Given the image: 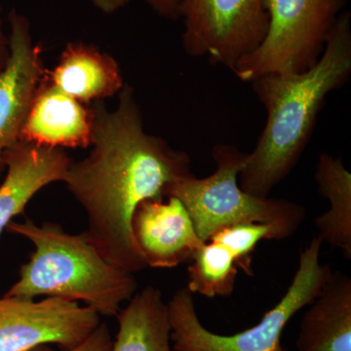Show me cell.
I'll use <instances>...</instances> for the list:
<instances>
[{"label": "cell", "mask_w": 351, "mask_h": 351, "mask_svg": "<svg viewBox=\"0 0 351 351\" xmlns=\"http://www.w3.org/2000/svg\"><path fill=\"white\" fill-rule=\"evenodd\" d=\"M182 0H147L149 7L160 17L171 21L180 19Z\"/></svg>", "instance_id": "cell-20"}, {"label": "cell", "mask_w": 351, "mask_h": 351, "mask_svg": "<svg viewBox=\"0 0 351 351\" xmlns=\"http://www.w3.org/2000/svg\"><path fill=\"white\" fill-rule=\"evenodd\" d=\"M213 174L198 179L195 175L170 189L168 196L181 200L203 242L214 233L237 223H284L299 228L306 210L292 201L251 195L240 188L239 178L247 154L232 145H215Z\"/></svg>", "instance_id": "cell-5"}, {"label": "cell", "mask_w": 351, "mask_h": 351, "mask_svg": "<svg viewBox=\"0 0 351 351\" xmlns=\"http://www.w3.org/2000/svg\"><path fill=\"white\" fill-rule=\"evenodd\" d=\"M191 261L186 286L191 294L210 299L232 294L239 267L225 246L214 241L205 242Z\"/></svg>", "instance_id": "cell-17"}, {"label": "cell", "mask_w": 351, "mask_h": 351, "mask_svg": "<svg viewBox=\"0 0 351 351\" xmlns=\"http://www.w3.org/2000/svg\"><path fill=\"white\" fill-rule=\"evenodd\" d=\"M145 200L132 219L134 237L147 267L173 269L193 260L205 242L198 237L188 210L179 198Z\"/></svg>", "instance_id": "cell-10"}, {"label": "cell", "mask_w": 351, "mask_h": 351, "mask_svg": "<svg viewBox=\"0 0 351 351\" xmlns=\"http://www.w3.org/2000/svg\"><path fill=\"white\" fill-rule=\"evenodd\" d=\"M117 317L110 351H173L168 306L158 289L147 286L136 293Z\"/></svg>", "instance_id": "cell-15"}, {"label": "cell", "mask_w": 351, "mask_h": 351, "mask_svg": "<svg viewBox=\"0 0 351 351\" xmlns=\"http://www.w3.org/2000/svg\"><path fill=\"white\" fill-rule=\"evenodd\" d=\"M348 0H263L269 17L262 44L235 64L244 82L269 73H301L317 63Z\"/></svg>", "instance_id": "cell-6"}, {"label": "cell", "mask_w": 351, "mask_h": 351, "mask_svg": "<svg viewBox=\"0 0 351 351\" xmlns=\"http://www.w3.org/2000/svg\"><path fill=\"white\" fill-rule=\"evenodd\" d=\"M318 191L330 203L326 213L314 221L323 243L339 249L351 258V174L343 158L322 154L315 170Z\"/></svg>", "instance_id": "cell-16"}, {"label": "cell", "mask_w": 351, "mask_h": 351, "mask_svg": "<svg viewBox=\"0 0 351 351\" xmlns=\"http://www.w3.org/2000/svg\"><path fill=\"white\" fill-rule=\"evenodd\" d=\"M100 324V314L77 302L56 297L34 302L4 295L0 299V351H29L50 343L69 351Z\"/></svg>", "instance_id": "cell-8"}, {"label": "cell", "mask_w": 351, "mask_h": 351, "mask_svg": "<svg viewBox=\"0 0 351 351\" xmlns=\"http://www.w3.org/2000/svg\"><path fill=\"white\" fill-rule=\"evenodd\" d=\"M294 226L284 223H237L221 228L212 235L208 241H214L225 246L234 258L239 269L248 276H253L252 254L262 240H282L297 232Z\"/></svg>", "instance_id": "cell-18"}, {"label": "cell", "mask_w": 351, "mask_h": 351, "mask_svg": "<svg viewBox=\"0 0 351 351\" xmlns=\"http://www.w3.org/2000/svg\"><path fill=\"white\" fill-rule=\"evenodd\" d=\"M322 244L315 237L300 251L299 267L282 299L255 326L234 335L203 326L193 294L186 287L178 290L167 304L173 351H285L281 338L289 321L314 301L331 276L329 265L320 263Z\"/></svg>", "instance_id": "cell-4"}, {"label": "cell", "mask_w": 351, "mask_h": 351, "mask_svg": "<svg viewBox=\"0 0 351 351\" xmlns=\"http://www.w3.org/2000/svg\"><path fill=\"white\" fill-rule=\"evenodd\" d=\"M93 129V108L53 86L44 75L25 119L20 141L53 149H85L92 144Z\"/></svg>", "instance_id": "cell-11"}, {"label": "cell", "mask_w": 351, "mask_h": 351, "mask_svg": "<svg viewBox=\"0 0 351 351\" xmlns=\"http://www.w3.org/2000/svg\"><path fill=\"white\" fill-rule=\"evenodd\" d=\"M113 339L107 324L101 323L84 341L69 351H110ZM29 351H54L47 345L39 346Z\"/></svg>", "instance_id": "cell-19"}, {"label": "cell", "mask_w": 351, "mask_h": 351, "mask_svg": "<svg viewBox=\"0 0 351 351\" xmlns=\"http://www.w3.org/2000/svg\"><path fill=\"white\" fill-rule=\"evenodd\" d=\"M181 17L186 54L232 71L262 44L269 25L263 0H182Z\"/></svg>", "instance_id": "cell-7"}, {"label": "cell", "mask_w": 351, "mask_h": 351, "mask_svg": "<svg viewBox=\"0 0 351 351\" xmlns=\"http://www.w3.org/2000/svg\"><path fill=\"white\" fill-rule=\"evenodd\" d=\"M302 316L298 351H351V278L332 272Z\"/></svg>", "instance_id": "cell-13"}, {"label": "cell", "mask_w": 351, "mask_h": 351, "mask_svg": "<svg viewBox=\"0 0 351 351\" xmlns=\"http://www.w3.org/2000/svg\"><path fill=\"white\" fill-rule=\"evenodd\" d=\"M93 149L69 164L63 182L84 209L87 234L101 257L137 274L147 267L132 230L145 200L162 201L173 186L193 176L191 159L163 138L145 131L133 89L124 85L112 112L93 107Z\"/></svg>", "instance_id": "cell-1"}, {"label": "cell", "mask_w": 351, "mask_h": 351, "mask_svg": "<svg viewBox=\"0 0 351 351\" xmlns=\"http://www.w3.org/2000/svg\"><path fill=\"white\" fill-rule=\"evenodd\" d=\"M7 230L29 239L36 250L5 297L83 301L100 315L117 316L121 304L137 292L135 274L108 263L86 232L69 234L57 223L38 226L31 219L11 221Z\"/></svg>", "instance_id": "cell-3"}, {"label": "cell", "mask_w": 351, "mask_h": 351, "mask_svg": "<svg viewBox=\"0 0 351 351\" xmlns=\"http://www.w3.org/2000/svg\"><path fill=\"white\" fill-rule=\"evenodd\" d=\"M71 160L62 149L20 141L4 154L7 174L0 184V235L14 217L24 213L40 189L63 182Z\"/></svg>", "instance_id": "cell-12"}, {"label": "cell", "mask_w": 351, "mask_h": 351, "mask_svg": "<svg viewBox=\"0 0 351 351\" xmlns=\"http://www.w3.org/2000/svg\"><path fill=\"white\" fill-rule=\"evenodd\" d=\"M46 80L84 105L120 93L124 87L119 64L93 45L69 43Z\"/></svg>", "instance_id": "cell-14"}, {"label": "cell", "mask_w": 351, "mask_h": 351, "mask_svg": "<svg viewBox=\"0 0 351 351\" xmlns=\"http://www.w3.org/2000/svg\"><path fill=\"white\" fill-rule=\"evenodd\" d=\"M2 9L0 6V71L6 66L9 58V40L3 31Z\"/></svg>", "instance_id": "cell-22"}, {"label": "cell", "mask_w": 351, "mask_h": 351, "mask_svg": "<svg viewBox=\"0 0 351 351\" xmlns=\"http://www.w3.org/2000/svg\"><path fill=\"white\" fill-rule=\"evenodd\" d=\"M91 1L101 12L112 14L125 7L131 0H91Z\"/></svg>", "instance_id": "cell-21"}, {"label": "cell", "mask_w": 351, "mask_h": 351, "mask_svg": "<svg viewBox=\"0 0 351 351\" xmlns=\"http://www.w3.org/2000/svg\"><path fill=\"white\" fill-rule=\"evenodd\" d=\"M351 75V14L339 15L317 63L301 73H269L251 82L267 112L265 128L240 172V188L267 197L299 162L328 95Z\"/></svg>", "instance_id": "cell-2"}, {"label": "cell", "mask_w": 351, "mask_h": 351, "mask_svg": "<svg viewBox=\"0 0 351 351\" xmlns=\"http://www.w3.org/2000/svg\"><path fill=\"white\" fill-rule=\"evenodd\" d=\"M9 58L0 71V174L5 169L4 154L20 142L29 108L45 75L40 45L34 44L25 16L11 11Z\"/></svg>", "instance_id": "cell-9"}]
</instances>
